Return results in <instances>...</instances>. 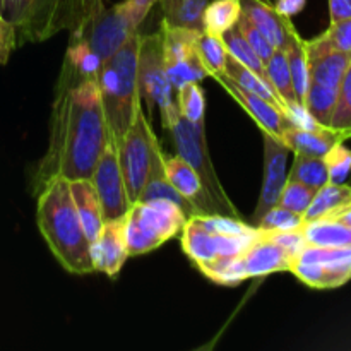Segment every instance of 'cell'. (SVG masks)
Wrapping results in <instances>:
<instances>
[{"mask_svg":"<svg viewBox=\"0 0 351 351\" xmlns=\"http://www.w3.org/2000/svg\"><path fill=\"white\" fill-rule=\"evenodd\" d=\"M71 194L89 243L96 242V239L101 233L103 225H105V219H103L101 204H99L98 194H96V189L93 185L91 178L72 180Z\"/></svg>","mask_w":351,"mask_h":351,"instance_id":"7402d4cb","label":"cell"},{"mask_svg":"<svg viewBox=\"0 0 351 351\" xmlns=\"http://www.w3.org/2000/svg\"><path fill=\"white\" fill-rule=\"evenodd\" d=\"M245 278H261L267 274L290 271L293 257L281 245L259 233L256 240L239 256Z\"/></svg>","mask_w":351,"mask_h":351,"instance_id":"2e32d148","label":"cell"},{"mask_svg":"<svg viewBox=\"0 0 351 351\" xmlns=\"http://www.w3.org/2000/svg\"><path fill=\"white\" fill-rule=\"evenodd\" d=\"M348 185L351 187V175H350V184H348Z\"/></svg>","mask_w":351,"mask_h":351,"instance_id":"681fc988","label":"cell"},{"mask_svg":"<svg viewBox=\"0 0 351 351\" xmlns=\"http://www.w3.org/2000/svg\"><path fill=\"white\" fill-rule=\"evenodd\" d=\"M91 182L98 194L105 223L125 218L132 204L127 197L125 184H123L119 165V154H117V144L113 143L112 137L108 139L98 163H96Z\"/></svg>","mask_w":351,"mask_h":351,"instance_id":"30bf717a","label":"cell"},{"mask_svg":"<svg viewBox=\"0 0 351 351\" xmlns=\"http://www.w3.org/2000/svg\"><path fill=\"white\" fill-rule=\"evenodd\" d=\"M137 31L123 2L108 3L91 17L82 29L71 33V40L82 41L101 62L112 57Z\"/></svg>","mask_w":351,"mask_h":351,"instance_id":"9c48e42d","label":"cell"},{"mask_svg":"<svg viewBox=\"0 0 351 351\" xmlns=\"http://www.w3.org/2000/svg\"><path fill=\"white\" fill-rule=\"evenodd\" d=\"M160 2H161V9H163V21L170 23V21L175 17V14H177L182 0H160Z\"/></svg>","mask_w":351,"mask_h":351,"instance_id":"7dc6e473","label":"cell"},{"mask_svg":"<svg viewBox=\"0 0 351 351\" xmlns=\"http://www.w3.org/2000/svg\"><path fill=\"white\" fill-rule=\"evenodd\" d=\"M295 259L319 264L326 273L328 288H338L351 280V247L307 245Z\"/></svg>","mask_w":351,"mask_h":351,"instance_id":"d6986e66","label":"cell"},{"mask_svg":"<svg viewBox=\"0 0 351 351\" xmlns=\"http://www.w3.org/2000/svg\"><path fill=\"white\" fill-rule=\"evenodd\" d=\"M156 2H160V0H125L123 5H125V10L134 26L139 27Z\"/></svg>","mask_w":351,"mask_h":351,"instance_id":"ee69618b","label":"cell"},{"mask_svg":"<svg viewBox=\"0 0 351 351\" xmlns=\"http://www.w3.org/2000/svg\"><path fill=\"white\" fill-rule=\"evenodd\" d=\"M304 223L305 219L302 215L281 206H274L257 223V228L261 232H291V230H300Z\"/></svg>","mask_w":351,"mask_h":351,"instance_id":"8d00e7d4","label":"cell"},{"mask_svg":"<svg viewBox=\"0 0 351 351\" xmlns=\"http://www.w3.org/2000/svg\"><path fill=\"white\" fill-rule=\"evenodd\" d=\"M350 137H351V134H350Z\"/></svg>","mask_w":351,"mask_h":351,"instance_id":"816d5d0a","label":"cell"},{"mask_svg":"<svg viewBox=\"0 0 351 351\" xmlns=\"http://www.w3.org/2000/svg\"><path fill=\"white\" fill-rule=\"evenodd\" d=\"M129 257L125 237H123V219L106 221L101 233L91 243V261L95 271L115 278Z\"/></svg>","mask_w":351,"mask_h":351,"instance_id":"9a60e30c","label":"cell"},{"mask_svg":"<svg viewBox=\"0 0 351 351\" xmlns=\"http://www.w3.org/2000/svg\"><path fill=\"white\" fill-rule=\"evenodd\" d=\"M242 14L254 23L257 29L263 31L274 48H285L290 29L293 27L291 19L281 16L274 7L264 0H240Z\"/></svg>","mask_w":351,"mask_h":351,"instance_id":"44dd1931","label":"cell"},{"mask_svg":"<svg viewBox=\"0 0 351 351\" xmlns=\"http://www.w3.org/2000/svg\"><path fill=\"white\" fill-rule=\"evenodd\" d=\"M123 237H125L127 250L130 256H143L151 252L165 243L161 237H158L153 230L147 228L137 216L134 206H130L129 213L123 218Z\"/></svg>","mask_w":351,"mask_h":351,"instance_id":"4316f807","label":"cell"},{"mask_svg":"<svg viewBox=\"0 0 351 351\" xmlns=\"http://www.w3.org/2000/svg\"><path fill=\"white\" fill-rule=\"evenodd\" d=\"M326 218L336 219V221L343 223V225L350 226V228H351V202H348L346 206H343L341 209H338V211L332 213V215L326 216Z\"/></svg>","mask_w":351,"mask_h":351,"instance_id":"c3c4849f","label":"cell"},{"mask_svg":"<svg viewBox=\"0 0 351 351\" xmlns=\"http://www.w3.org/2000/svg\"><path fill=\"white\" fill-rule=\"evenodd\" d=\"M0 26H2V23H0Z\"/></svg>","mask_w":351,"mask_h":351,"instance_id":"f907efd6","label":"cell"},{"mask_svg":"<svg viewBox=\"0 0 351 351\" xmlns=\"http://www.w3.org/2000/svg\"><path fill=\"white\" fill-rule=\"evenodd\" d=\"M324 161L328 167L329 182L346 184L351 175V151L346 149L343 143H338L324 154Z\"/></svg>","mask_w":351,"mask_h":351,"instance_id":"f35d334b","label":"cell"},{"mask_svg":"<svg viewBox=\"0 0 351 351\" xmlns=\"http://www.w3.org/2000/svg\"><path fill=\"white\" fill-rule=\"evenodd\" d=\"M171 132V137L177 146L178 156L184 158L189 165L195 170L202 182V187L208 192L211 201L215 202L219 216H228V218H239V211L232 204L230 197L226 195L215 167H213L211 156H209L208 143H206L204 122H189L187 119L180 115V112H175L171 119L165 123Z\"/></svg>","mask_w":351,"mask_h":351,"instance_id":"5b68a950","label":"cell"},{"mask_svg":"<svg viewBox=\"0 0 351 351\" xmlns=\"http://www.w3.org/2000/svg\"><path fill=\"white\" fill-rule=\"evenodd\" d=\"M156 146L158 139L151 130L146 113L141 108L132 125L127 129L120 143L117 144L120 171H122L130 204L139 201L141 192H143L147 175H149L151 161H153V153Z\"/></svg>","mask_w":351,"mask_h":351,"instance_id":"8992f818","label":"cell"},{"mask_svg":"<svg viewBox=\"0 0 351 351\" xmlns=\"http://www.w3.org/2000/svg\"><path fill=\"white\" fill-rule=\"evenodd\" d=\"M137 216L141 221L153 230L158 237L168 242L173 239L182 228H184L187 216L184 215L180 208L167 199H156L149 202H134Z\"/></svg>","mask_w":351,"mask_h":351,"instance_id":"ac0fdd59","label":"cell"},{"mask_svg":"<svg viewBox=\"0 0 351 351\" xmlns=\"http://www.w3.org/2000/svg\"><path fill=\"white\" fill-rule=\"evenodd\" d=\"M324 36L328 38L329 43H331L336 50L351 53V17L350 19L331 23V26L328 27Z\"/></svg>","mask_w":351,"mask_h":351,"instance_id":"7bdbcfd3","label":"cell"},{"mask_svg":"<svg viewBox=\"0 0 351 351\" xmlns=\"http://www.w3.org/2000/svg\"><path fill=\"white\" fill-rule=\"evenodd\" d=\"M137 86H139L141 99L146 101L149 108L147 119L153 113L154 106H158L163 123H167L178 106L173 101V86L165 71L161 33L141 36L139 55H137Z\"/></svg>","mask_w":351,"mask_h":351,"instance_id":"52a82bcc","label":"cell"},{"mask_svg":"<svg viewBox=\"0 0 351 351\" xmlns=\"http://www.w3.org/2000/svg\"><path fill=\"white\" fill-rule=\"evenodd\" d=\"M165 154L161 151L160 144L156 146L153 153V161H151V170L147 175L146 185H144L143 192H141V197L137 202H149L156 201V199H167V201L173 202L178 208L184 211V215L189 218L192 216H197L199 213L195 211L194 206L184 197V195L178 194L173 189V185L170 184L167 177V171H165Z\"/></svg>","mask_w":351,"mask_h":351,"instance_id":"ffe728a7","label":"cell"},{"mask_svg":"<svg viewBox=\"0 0 351 351\" xmlns=\"http://www.w3.org/2000/svg\"><path fill=\"white\" fill-rule=\"evenodd\" d=\"M281 141L290 147L293 153L308 154V156H324L335 144L343 143V137L331 129H300V127L288 125L285 129Z\"/></svg>","mask_w":351,"mask_h":351,"instance_id":"603a6c76","label":"cell"},{"mask_svg":"<svg viewBox=\"0 0 351 351\" xmlns=\"http://www.w3.org/2000/svg\"><path fill=\"white\" fill-rule=\"evenodd\" d=\"M165 171H167L168 180L173 185L175 191L184 195L199 215H218V209L202 187L199 175L184 158H165Z\"/></svg>","mask_w":351,"mask_h":351,"instance_id":"e0dca14e","label":"cell"},{"mask_svg":"<svg viewBox=\"0 0 351 351\" xmlns=\"http://www.w3.org/2000/svg\"><path fill=\"white\" fill-rule=\"evenodd\" d=\"M106 0H0V62L26 43L82 29Z\"/></svg>","mask_w":351,"mask_h":351,"instance_id":"7a4b0ae2","label":"cell"},{"mask_svg":"<svg viewBox=\"0 0 351 351\" xmlns=\"http://www.w3.org/2000/svg\"><path fill=\"white\" fill-rule=\"evenodd\" d=\"M305 50H307L311 82L328 88H339V82L351 62V53L336 50L324 33L314 40L305 41Z\"/></svg>","mask_w":351,"mask_h":351,"instance_id":"4fadbf2b","label":"cell"},{"mask_svg":"<svg viewBox=\"0 0 351 351\" xmlns=\"http://www.w3.org/2000/svg\"><path fill=\"white\" fill-rule=\"evenodd\" d=\"M211 77L216 79V81L228 91V95H232L233 98L237 99V103L256 120V123L259 125L261 130H266L271 136L281 139L285 129L290 125L283 110L278 108L276 105L269 103L267 99L261 98V96L240 88V86L235 84L225 72H219V74L211 75Z\"/></svg>","mask_w":351,"mask_h":351,"instance_id":"5bb4252c","label":"cell"},{"mask_svg":"<svg viewBox=\"0 0 351 351\" xmlns=\"http://www.w3.org/2000/svg\"><path fill=\"white\" fill-rule=\"evenodd\" d=\"M160 33L163 43L165 71L173 86V91L180 89L187 82H199L209 77L195 45L197 31L171 26L161 21Z\"/></svg>","mask_w":351,"mask_h":351,"instance_id":"ba28073f","label":"cell"},{"mask_svg":"<svg viewBox=\"0 0 351 351\" xmlns=\"http://www.w3.org/2000/svg\"><path fill=\"white\" fill-rule=\"evenodd\" d=\"M329 16H331V23L350 19L351 0H329Z\"/></svg>","mask_w":351,"mask_h":351,"instance_id":"f6af8a7d","label":"cell"},{"mask_svg":"<svg viewBox=\"0 0 351 351\" xmlns=\"http://www.w3.org/2000/svg\"><path fill=\"white\" fill-rule=\"evenodd\" d=\"M305 3L307 0H276V5L274 9L281 14V16H287V17H293L297 16L298 12L305 9Z\"/></svg>","mask_w":351,"mask_h":351,"instance_id":"bcb514c9","label":"cell"},{"mask_svg":"<svg viewBox=\"0 0 351 351\" xmlns=\"http://www.w3.org/2000/svg\"><path fill=\"white\" fill-rule=\"evenodd\" d=\"M257 237H228L211 233L195 216H192L182 228V247L189 259L199 267L219 257H239Z\"/></svg>","mask_w":351,"mask_h":351,"instance_id":"8fae6325","label":"cell"},{"mask_svg":"<svg viewBox=\"0 0 351 351\" xmlns=\"http://www.w3.org/2000/svg\"><path fill=\"white\" fill-rule=\"evenodd\" d=\"M208 3L209 0H182L177 14H175V17L168 24H171V26L187 27V29L194 31L204 29L202 17H204V10L206 7H208ZM165 23H167V21H165Z\"/></svg>","mask_w":351,"mask_h":351,"instance_id":"ab89813d","label":"cell"},{"mask_svg":"<svg viewBox=\"0 0 351 351\" xmlns=\"http://www.w3.org/2000/svg\"><path fill=\"white\" fill-rule=\"evenodd\" d=\"M237 27H239V31L242 33V36L247 40V43L252 47V50L259 55L261 60L266 64V62L273 57L274 50H276V48H274V45L267 40L266 34H264L261 29H257V27L254 26L252 21L247 19L243 14H240L239 21H237Z\"/></svg>","mask_w":351,"mask_h":351,"instance_id":"60d3db41","label":"cell"},{"mask_svg":"<svg viewBox=\"0 0 351 351\" xmlns=\"http://www.w3.org/2000/svg\"><path fill=\"white\" fill-rule=\"evenodd\" d=\"M315 195V189L308 187V185L300 184V182L295 180H287L285 184L283 192L280 195V202L278 206L281 208H287L290 211L297 213V215H305V211L311 206L312 199Z\"/></svg>","mask_w":351,"mask_h":351,"instance_id":"74e56055","label":"cell"},{"mask_svg":"<svg viewBox=\"0 0 351 351\" xmlns=\"http://www.w3.org/2000/svg\"><path fill=\"white\" fill-rule=\"evenodd\" d=\"M351 202V187L348 184H328L315 191L314 199H312L311 206L305 211L304 219L311 221V219L326 218V216L332 215L343 206Z\"/></svg>","mask_w":351,"mask_h":351,"instance_id":"484cf974","label":"cell"},{"mask_svg":"<svg viewBox=\"0 0 351 351\" xmlns=\"http://www.w3.org/2000/svg\"><path fill=\"white\" fill-rule=\"evenodd\" d=\"M288 180L300 182L308 187L319 191L329 182L328 167L324 156H308V154L295 153V161L288 171Z\"/></svg>","mask_w":351,"mask_h":351,"instance_id":"4dcf8cb0","label":"cell"},{"mask_svg":"<svg viewBox=\"0 0 351 351\" xmlns=\"http://www.w3.org/2000/svg\"><path fill=\"white\" fill-rule=\"evenodd\" d=\"M195 45H197L199 57H201L202 65L208 71L209 77L225 71L228 51H226L221 36H216V34L209 33V31L201 29L197 31Z\"/></svg>","mask_w":351,"mask_h":351,"instance_id":"836d02e7","label":"cell"},{"mask_svg":"<svg viewBox=\"0 0 351 351\" xmlns=\"http://www.w3.org/2000/svg\"><path fill=\"white\" fill-rule=\"evenodd\" d=\"M221 40L223 43H225V48L226 51H228V55H232L237 62H240V64L245 65L247 69L256 72L257 75H261V77L267 82L266 64L261 60L259 55H257L256 51L252 50V47L247 43V40L242 36V33L239 31L237 24L221 34ZM267 84H269V82H267Z\"/></svg>","mask_w":351,"mask_h":351,"instance_id":"1f68e13d","label":"cell"},{"mask_svg":"<svg viewBox=\"0 0 351 351\" xmlns=\"http://www.w3.org/2000/svg\"><path fill=\"white\" fill-rule=\"evenodd\" d=\"M242 14V5L240 0H215L208 3L204 10V29L209 33L221 36L226 29L233 27Z\"/></svg>","mask_w":351,"mask_h":351,"instance_id":"d6a6232c","label":"cell"},{"mask_svg":"<svg viewBox=\"0 0 351 351\" xmlns=\"http://www.w3.org/2000/svg\"><path fill=\"white\" fill-rule=\"evenodd\" d=\"M223 72H225L235 84H239L240 88H243L245 91L254 93V95L261 96V98L267 99V101L273 103V105H276L278 108H281L285 112V105L281 103V99L278 98L276 91H274L261 75H257L256 72H252L250 69H247L245 65L237 62L232 55H228V58H226L225 71Z\"/></svg>","mask_w":351,"mask_h":351,"instance_id":"83f0119b","label":"cell"},{"mask_svg":"<svg viewBox=\"0 0 351 351\" xmlns=\"http://www.w3.org/2000/svg\"><path fill=\"white\" fill-rule=\"evenodd\" d=\"M177 106L189 122H204L206 99L199 82H187L177 89Z\"/></svg>","mask_w":351,"mask_h":351,"instance_id":"d590c367","label":"cell"},{"mask_svg":"<svg viewBox=\"0 0 351 351\" xmlns=\"http://www.w3.org/2000/svg\"><path fill=\"white\" fill-rule=\"evenodd\" d=\"M307 245L314 247H351V228L332 218L305 221L302 226Z\"/></svg>","mask_w":351,"mask_h":351,"instance_id":"d4e9b609","label":"cell"},{"mask_svg":"<svg viewBox=\"0 0 351 351\" xmlns=\"http://www.w3.org/2000/svg\"><path fill=\"white\" fill-rule=\"evenodd\" d=\"M141 34L134 33L115 53L101 62L98 71V88L101 96L106 125L113 143L119 144L136 119L141 106L137 86V55Z\"/></svg>","mask_w":351,"mask_h":351,"instance_id":"277c9868","label":"cell"},{"mask_svg":"<svg viewBox=\"0 0 351 351\" xmlns=\"http://www.w3.org/2000/svg\"><path fill=\"white\" fill-rule=\"evenodd\" d=\"M259 233L283 247L293 259L307 247V240H305L304 233H302V228L291 230V232H261L259 230Z\"/></svg>","mask_w":351,"mask_h":351,"instance_id":"b9f144b4","label":"cell"},{"mask_svg":"<svg viewBox=\"0 0 351 351\" xmlns=\"http://www.w3.org/2000/svg\"><path fill=\"white\" fill-rule=\"evenodd\" d=\"M285 51H287L295 98H297L298 105H304L305 95H307L308 84H311V75H308V58L307 50H305V40H302L295 26L291 27L290 34H288Z\"/></svg>","mask_w":351,"mask_h":351,"instance_id":"cb8c5ba5","label":"cell"},{"mask_svg":"<svg viewBox=\"0 0 351 351\" xmlns=\"http://www.w3.org/2000/svg\"><path fill=\"white\" fill-rule=\"evenodd\" d=\"M108 139L98 74H88L65 55L51 105L50 144L38 167L36 189L55 177L69 182L91 178Z\"/></svg>","mask_w":351,"mask_h":351,"instance_id":"6da1fadb","label":"cell"},{"mask_svg":"<svg viewBox=\"0 0 351 351\" xmlns=\"http://www.w3.org/2000/svg\"><path fill=\"white\" fill-rule=\"evenodd\" d=\"M336 99H338V88H328V86L311 82L307 95H305L304 106L319 125L331 129L329 125H331L332 113H335Z\"/></svg>","mask_w":351,"mask_h":351,"instance_id":"f1b7e54d","label":"cell"},{"mask_svg":"<svg viewBox=\"0 0 351 351\" xmlns=\"http://www.w3.org/2000/svg\"><path fill=\"white\" fill-rule=\"evenodd\" d=\"M261 132L264 139V180L259 204L252 216L256 226L263 219V216L280 202V195L288 180V156L291 153V149L283 141L271 136L266 130H261Z\"/></svg>","mask_w":351,"mask_h":351,"instance_id":"7c38bea8","label":"cell"},{"mask_svg":"<svg viewBox=\"0 0 351 351\" xmlns=\"http://www.w3.org/2000/svg\"><path fill=\"white\" fill-rule=\"evenodd\" d=\"M266 74L267 82H269L271 88L276 91L278 98L281 99V103H283L285 106L291 105V103H297L285 48H276V50H274L273 57L266 62Z\"/></svg>","mask_w":351,"mask_h":351,"instance_id":"f546056e","label":"cell"},{"mask_svg":"<svg viewBox=\"0 0 351 351\" xmlns=\"http://www.w3.org/2000/svg\"><path fill=\"white\" fill-rule=\"evenodd\" d=\"M36 223L48 249L65 271L72 274H88L95 271L91 243L74 206L71 182L55 177L40 189Z\"/></svg>","mask_w":351,"mask_h":351,"instance_id":"3957f363","label":"cell"},{"mask_svg":"<svg viewBox=\"0 0 351 351\" xmlns=\"http://www.w3.org/2000/svg\"><path fill=\"white\" fill-rule=\"evenodd\" d=\"M331 130L338 132L343 139H348L351 134V62L343 75L338 88L335 113L331 119Z\"/></svg>","mask_w":351,"mask_h":351,"instance_id":"e575fe53","label":"cell"}]
</instances>
